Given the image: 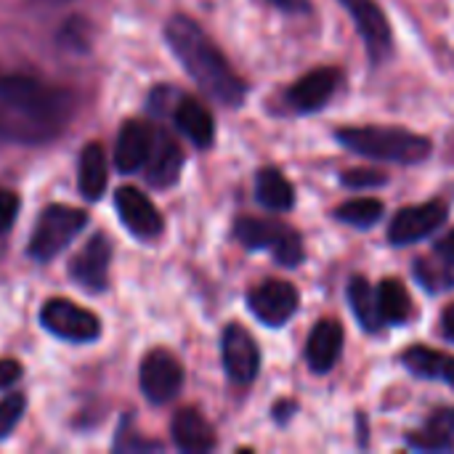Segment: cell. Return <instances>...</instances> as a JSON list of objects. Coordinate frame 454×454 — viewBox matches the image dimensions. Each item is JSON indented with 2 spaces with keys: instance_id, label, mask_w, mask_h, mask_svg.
Instances as JSON below:
<instances>
[{
  "instance_id": "cell-21",
  "label": "cell",
  "mask_w": 454,
  "mask_h": 454,
  "mask_svg": "<svg viewBox=\"0 0 454 454\" xmlns=\"http://www.w3.org/2000/svg\"><path fill=\"white\" fill-rule=\"evenodd\" d=\"M77 186H80V194L90 202L101 200V194L106 189V154L98 141L85 144L80 152Z\"/></svg>"
},
{
  "instance_id": "cell-5",
  "label": "cell",
  "mask_w": 454,
  "mask_h": 454,
  "mask_svg": "<svg viewBox=\"0 0 454 454\" xmlns=\"http://www.w3.org/2000/svg\"><path fill=\"white\" fill-rule=\"evenodd\" d=\"M234 237L247 250H269L279 266H298L303 261V239L295 229L279 221L261 218H239L234 226Z\"/></svg>"
},
{
  "instance_id": "cell-9",
  "label": "cell",
  "mask_w": 454,
  "mask_h": 454,
  "mask_svg": "<svg viewBox=\"0 0 454 454\" xmlns=\"http://www.w3.org/2000/svg\"><path fill=\"white\" fill-rule=\"evenodd\" d=\"M298 303H301L298 290L290 282H282V279L261 282L258 287H253L247 293L250 311L266 327H282L285 322H290L293 314L298 311Z\"/></svg>"
},
{
  "instance_id": "cell-26",
  "label": "cell",
  "mask_w": 454,
  "mask_h": 454,
  "mask_svg": "<svg viewBox=\"0 0 454 454\" xmlns=\"http://www.w3.org/2000/svg\"><path fill=\"white\" fill-rule=\"evenodd\" d=\"M383 213H386V207H383L380 200H367V197H362V200H351V202L340 205V207L335 210V218L343 221V223H348V226L370 229V226H375V223L383 218Z\"/></svg>"
},
{
  "instance_id": "cell-23",
  "label": "cell",
  "mask_w": 454,
  "mask_h": 454,
  "mask_svg": "<svg viewBox=\"0 0 454 454\" xmlns=\"http://www.w3.org/2000/svg\"><path fill=\"white\" fill-rule=\"evenodd\" d=\"M255 197L263 207L269 210H290L295 205V189L293 184L287 181V176L277 168H263L258 170V178H255Z\"/></svg>"
},
{
  "instance_id": "cell-20",
  "label": "cell",
  "mask_w": 454,
  "mask_h": 454,
  "mask_svg": "<svg viewBox=\"0 0 454 454\" xmlns=\"http://www.w3.org/2000/svg\"><path fill=\"white\" fill-rule=\"evenodd\" d=\"M407 444L420 452H444L454 447V407L434 412L423 428L407 436Z\"/></svg>"
},
{
  "instance_id": "cell-28",
  "label": "cell",
  "mask_w": 454,
  "mask_h": 454,
  "mask_svg": "<svg viewBox=\"0 0 454 454\" xmlns=\"http://www.w3.org/2000/svg\"><path fill=\"white\" fill-rule=\"evenodd\" d=\"M340 178H343V186H351V189H367V186H383L386 184V176L378 170H370V168L346 170Z\"/></svg>"
},
{
  "instance_id": "cell-1",
  "label": "cell",
  "mask_w": 454,
  "mask_h": 454,
  "mask_svg": "<svg viewBox=\"0 0 454 454\" xmlns=\"http://www.w3.org/2000/svg\"><path fill=\"white\" fill-rule=\"evenodd\" d=\"M67 90L29 74H0V136L13 141L53 138L72 117Z\"/></svg>"
},
{
  "instance_id": "cell-16",
  "label": "cell",
  "mask_w": 454,
  "mask_h": 454,
  "mask_svg": "<svg viewBox=\"0 0 454 454\" xmlns=\"http://www.w3.org/2000/svg\"><path fill=\"white\" fill-rule=\"evenodd\" d=\"M343 325L338 319H322L306 343V362L317 375H325L335 367V362L343 354Z\"/></svg>"
},
{
  "instance_id": "cell-11",
  "label": "cell",
  "mask_w": 454,
  "mask_h": 454,
  "mask_svg": "<svg viewBox=\"0 0 454 454\" xmlns=\"http://www.w3.org/2000/svg\"><path fill=\"white\" fill-rule=\"evenodd\" d=\"M447 205L444 202H426V205H415V207H404L394 215L391 226H388V239L399 247L412 245L426 239L428 234H434L444 221H447Z\"/></svg>"
},
{
  "instance_id": "cell-29",
  "label": "cell",
  "mask_w": 454,
  "mask_h": 454,
  "mask_svg": "<svg viewBox=\"0 0 454 454\" xmlns=\"http://www.w3.org/2000/svg\"><path fill=\"white\" fill-rule=\"evenodd\" d=\"M418 279L423 282L426 290H447L452 287V277H447L442 269H434V263L428 261H418Z\"/></svg>"
},
{
  "instance_id": "cell-4",
  "label": "cell",
  "mask_w": 454,
  "mask_h": 454,
  "mask_svg": "<svg viewBox=\"0 0 454 454\" xmlns=\"http://www.w3.org/2000/svg\"><path fill=\"white\" fill-rule=\"evenodd\" d=\"M88 215L80 207H69V205H48L29 237V255L40 263L53 261L64 247H69V242L85 229Z\"/></svg>"
},
{
  "instance_id": "cell-27",
  "label": "cell",
  "mask_w": 454,
  "mask_h": 454,
  "mask_svg": "<svg viewBox=\"0 0 454 454\" xmlns=\"http://www.w3.org/2000/svg\"><path fill=\"white\" fill-rule=\"evenodd\" d=\"M27 407V399L21 394H8L5 399H0V439H5L21 420Z\"/></svg>"
},
{
  "instance_id": "cell-30",
  "label": "cell",
  "mask_w": 454,
  "mask_h": 454,
  "mask_svg": "<svg viewBox=\"0 0 454 454\" xmlns=\"http://www.w3.org/2000/svg\"><path fill=\"white\" fill-rule=\"evenodd\" d=\"M19 215V197L11 189H0V234H5Z\"/></svg>"
},
{
  "instance_id": "cell-17",
  "label": "cell",
  "mask_w": 454,
  "mask_h": 454,
  "mask_svg": "<svg viewBox=\"0 0 454 454\" xmlns=\"http://www.w3.org/2000/svg\"><path fill=\"white\" fill-rule=\"evenodd\" d=\"M170 431H173V442L181 452L202 454L215 450V431L202 418V412H197L194 407L178 410L170 423Z\"/></svg>"
},
{
  "instance_id": "cell-7",
  "label": "cell",
  "mask_w": 454,
  "mask_h": 454,
  "mask_svg": "<svg viewBox=\"0 0 454 454\" xmlns=\"http://www.w3.org/2000/svg\"><path fill=\"white\" fill-rule=\"evenodd\" d=\"M184 386V367L181 362L165 351L154 348L141 362V391L152 404H168L178 396Z\"/></svg>"
},
{
  "instance_id": "cell-14",
  "label": "cell",
  "mask_w": 454,
  "mask_h": 454,
  "mask_svg": "<svg viewBox=\"0 0 454 454\" xmlns=\"http://www.w3.org/2000/svg\"><path fill=\"white\" fill-rule=\"evenodd\" d=\"M154 146V128L144 120H128L120 128L114 146V165L120 173H136L146 165Z\"/></svg>"
},
{
  "instance_id": "cell-25",
  "label": "cell",
  "mask_w": 454,
  "mask_h": 454,
  "mask_svg": "<svg viewBox=\"0 0 454 454\" xmlns=\"http://www.w3.org/2000/svg\"><path fill=\"white\" fill-rule=\"evenodd\" d=\"M380 317L386 325H404L412 317V298L399 279H383L378 287Z\"/></svg>"
},
{
  "instance_id": "cell-33",
  "label": "cell",
  "mask_w": 454,
  "mask_h": 454,
  "mask_svg": "<svg viewBox=\"0 0 454 454\" xmlns=\"http://www.w3.org/2000/svg\"><path fill=\"white\" fill-rule=\"evenodd\" d=\"M436 250H439V255H442L450 266H454V229L447 234V237H444V239H442V242H439V247H436Z\"/></svg>"
},
{
  "instance_id": "cell-13",
  "label": "cell",
  "mask_w": 454,
  "mask_h": 454,
  "mask_svg": "<svg viewBox=\"0 0 454 454\" xmlns=\"http://www.w3.org/2000/svg\"><path fill=\"white\" fill-rule=\"evenodd\" d=\"M109 263H112V242L104 234H96L72 261L69 271L74 277V282H80L82 287L101 293L106 290L109 282Z\"/></svg>"
},
{
  "instance_id": "cell-2",
  "label": "cell",
  "mask_w": 454,
  "mask_h": 454,
  "mask_svg": "<svg viewBox=\"0 0 454 454\" xmlns=\"http://www.w3.org/2000/svg\"><path fill=\"white\" fill-rule=\"evenodd\" d=\"M165 37L176 59L210 98L226 106H239L245 101L247 85L239 80L234 67L221 53V48L205 35V29L194 19L181 13L173 16L165 24Z\"/></svg>"
},
{
  "instance_id": "cell-24",
  "label": "cell",
  "mask_w": 454,
  "mask_h": 454,
  "mask_svg": "<svg viewBox=\"0 0 454 454\" xmlns=\"http://www.w3.org/2000/svg\"><path fill=\"white\" fill-rule=\"evenodd\" d=\"M348 303L356 314V319L362 322V327L367 333H378L386 322L380 317V303H378V290L370 287V282L364 277H354L348 282Z\"/></svg>"
},
{
  "instance_id": "cell-6",
  "label": "cell",
  "mask_w": 454,
  "mask_h": 454,
  "mask_svg": "<svg viewBox=\"0 0 454 454\" xmlns=\"http://www.w3.org/2000/svg\"><path fill=\"white\" fill-rule=\"evenodd\" d=\"M43 327L69 343H93L101 335V322L93 311L67 298H51L40 311Z\"/></svg>"
},
{
  "instance_id": "cell-8",
  "label": "cell",
  "mask_w": 454,
  "mask_h": 454,
  "mask_svg": "<svg viewBox=\"0 0 454 454\" xmlns=\"http://www.w3.org/2000/svg\"><path fill=\"white\" fill-rule=\"evenodd\" d=\"M338 3L354 19L372 64L386 61L391 53V45H394V35H391V24H388L383 8L378 5V0H338Z\"/></svg>"
},
{
  "instance_id": "cell-22",
  "label": "cell",
  "mask_w": 454,
  "mask_h": 454,
  "mask_svg": "<svg viewBox=\"0 0 454 454\" xmlns=\"http://www.w3.org/2000/svg\"><path fill=\"white\" fill-rule=\"evenodd\" d=\"M402 362L418 378L442 380V383L454 386V356H450V354H442V351H434L426 346H412L404 351Z\"/></svg>"
},
{
  "instance_id": "cell-32",
  "label": "cell",
  "mask_w": 454,
  "mask_h": 454,
  "mask_svg": "<svg viewBox=\"0 0 454 454\" xmlns=\"http://www.w3.org/2000/svg\"><path fill=\"white\" fill-rule=\"evenodd\" d=\"M271 3L285 13H309L311 11V0H271Z\"/></svg>"
},
{
  "instance_id": "cell-34",
  "label": "cell",
  "mask_w": 454,
  "mask_h": 454,
  "mask_svg": "<svg viewBox=\"0 0 454 454\" xmlns=\"http://www.w3.org/2000/svg\"><path fill=\"white\" fill-rule=\"evenodd\" d=\"M442 327H444L447 340H452L454 343V306H450V309L444 311V317H442Z\"/></svg>"
},
{
  "instance_id": "cell-15",
  "label": "cell",
  "mask_w": 454,
  "mask_h": 454,
  "mask_svg": "<svg viewBox=\"0 0 454 454\" xmlns=\"http://www.w3.org/2000/svg\"><path fill=\"white\" fill-rule=\"evenodd\" d=\"M338 82H340L338 69H325V67H322V69H314V72L303 74V77L287 90V101H290V106L298 109V112H306V114L319 112V109L333 98Z\"/></svg>"
},
{
  "instance_id": "cell-12",
  "label": "cell",
  "mask_w": 454,
  "mask_h": 454,
  "mask_svg": "<svg viewBox=\"0 0 454 454\" xmlns=\"http://www.w3.org/2000/svg\"><path fill=\"white\" fill-rule=\"evenodd\" d=\"M114 207H117V215H120L122 226L133 237H138V239H154V237L162 234V215H160V210L136 186L117 189Z\"/></svg>"
},
{
  "instance_id": "cell-31",
  "label": "cell",
  "mask_w": 454,
  "mask_h": 454,
  "mask_svg": "<svg viewBox=\"0 0 454 454\" xmlns=\"http://www.w3.org/2000/svg\"><path fill=\"white\" fill-rule=\"evenodd\" d=\"M21 378V364L13 359H0V388L13 386Z\"/></svg>"
},
{
  "instance_id": "cell-18",
  "label": "cell",
  "mask_w": 454,
  "mask_h": 454,
  "mask_svg": "<svg viewBox=\"0 0 454 454\" xmlns=\"http://www.w3.org/2000/svg\"><path fill=\"white\" fill-rule=\"evenodd\" d=\"M181 168H184V152L181 146L165 136V133H154V146H152V154L144 165L146 170V181L157 189H165V186H173L181 176Z\"/></svg>"
},
{
  "instance_id": "cell-19",
  "label": "cell",
  "mask_w": 454,
  "mask_h": 454,
  "mask_svg": "<svg viewBox=\"0 0 454 454\" xmlns=\"http://www.w3.org/2000/svg\"><path fill=\"white\" fill-rule=\"evenodd\" d=\"M173 117H176V128L200 149H207L215 138V122H213V114L207 112V106L200 101V98H192V96H184L178 98L176 109H173Z\"/></svg>"
},
{
  "instance_id": "cell-3",
  "label": "cell",
  "mask_w": 454,
  "mask_h": 454,
  "mask_svg": "<svg viewBox=\"0 0 454 454\" xmlns=\"http://www.w3.org/2000/svg\"><path fill=\"white\" fill-rule=\"evenodd\" d=\"M338 141L370 160L383 162H399V165H418L426 162L434 152V144L407 128L394 125H354V128H338Z\"/></svg>"
},
{
  "instance_id": "cell-10",
  "label": "cell",
  "mask_w": 454,
  "mask_h": 454,
  "mask_svg": "<svg viewBox=\"0 0 454 454\" xmlns=\"http://www.w3.org/2000/svg\"><path fill=\"white\" fill-rule=\"evenodd\" d=\"M221 356H223V367H226V375L239 383V386H247L258 378V370H261V351H258V343L255 338L242 327V325H229L223 330V338H221Z\"/></svg>"
}]
</instances>
